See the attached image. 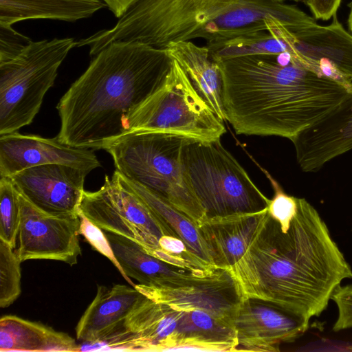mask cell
Returning a JSON list of instances; mask_svg holds the SVG:
<instances>
[{
    "instance_id": "6da1fadb",
    "label": "cell",
    "mask_w": 352,
    "mask_h": 352,
    "mask_svg": "<svg viewBox=\"0 0 352 352\" xmlns=\"http://www.w3.org/2000/svg\"><path fill=\"white\" fill-rule=\"evenodd\" d=\"M248 298L310 320L327 307L352 270L316 209L304 198L289 226L267 212L239 261L231 269Z\"/></svg>"
},
{
    "instance_id": "7a4b0ae2",
    "label": "cell",
    "mask_w": 352,
    "mask_h": 352,
    "mask_svg": "<svg viewBox=\"0 0 352 352\" xmlns=\"http://www.w3.org/2000/svg\"><path fill=\"white\" fill-rule=\"evenodd\" d=\"M216 62L222 76L226 120L239 135L292 141L352 93V83L312 69L288 52Z\"/></svg>"
},
{
    "instance_id": "3957f363",
    "label": "cell",
    "mask_w": 352,
    "mask_h": 352,
    "mask_svg": "<svg viewBox=\"0 0 352 352\" xmlns=\"http://www.w3.org/2000/svg\"><path fill=\"white\" fill-rule=\"evenodd\" d=\"M172 63L165 48L123 41L106 46L56 106L59 142L104 149L126 133L130 116L164 84Z\"/></svg>"
},
{
    "instance_id": "277c9868",
    "label": "cell",
    "mask_w": 352,
    "mask_h": 352,
    "mask_svg": "<svg viewBox=\"0 0 352 352\" xmlns=\"http://www.w3.org/2000/svg\"><path fill=\"white\" fill-rule=\"evenodd\" d=\"M271 19L289 27L316 22L298 7L276 0H140L116 24L78 41L96 56L111 43L157 48L201 38L206 43L267 30Z\"/></svg>"
},
{
    "instance_id": "5b68a950",
    "label": "cell",
    "mask_w": 352,
    "mask_h": 352,
    "mask_svg": "<svg viewBox=\"0 0 352 352\" xmlns=\"http://www.w3.org/2000/svg\"><path fill=\"white\" fill-rule=\"evenodd\" d=\"M190 140L162 133H133L104 150L124 177L164 199L198 225L206 214L185 171L184 149Z\"/></svg>"
},
{
    "instance_id": "8992f818",
    "label": "cell",
    "mask_w": 352,
    "mask_h": 352,
    "mask_svg": "<svg viewBox=\"0 0 352 352\" xmlns=\"http://www.w3.org/2000/svg\"><path fill=\"white\" fill-rule=\"evenodd\" d=\"M184 164L206 218L258 213L267 208L270 199L220 139L190 140L184 149Z\"/></svg>"
},
{
    "instance_id": "52a82bcc",
    "label": "cell",
    "mask_w": 352,
    "mask_h": 352,
    "mask_svg": "<svg viewBox=\"0 0 352 352\" xmlns=\"http://www.w3.org/2000/svg\"><path fill=\"white\" fill-rule=\"evenodd\" d=\"M73 38L31 41L13 57L0 62V135L30 124L53 86Z\"/></svg>"
},
{
    "instance_id": "ba28073f",
    "label": "cell",
    "mask_w": 352,
    "mask_h": 352,
    "mask_svg": "<svg viewBox=\"0 0 352 352\" xmlns=\"http://www.w3.org/2000/svg\"><path fill=\"white\" fill-rule=\"evenodd\" d=\"M142 132L210 142L221 139L226 129L223 121L196 91L179 64L173 59L164 84L129 119L125 134Z\"/></svg>"
},
{
    "instance_id": "9c48e42d",
    "label": "cell",
    "mask_w": 352,
    "mask_h": 352,
    "mask_svg": "<svg viewBox=\"0 0 352 352\" xmlns=\"http://www.w3.org/2000/svg\"><path fill=\"white\" fill-rule=\"evenodd\" d=\"M79 212L102 230L135 241L153 256L160 250V238L168 235L146 204L114 173L111 178L105 176L97 191L84 192Z\"/></svg>"
},
{
    "instance_id": "30bf717a",
    "label": "cell",
    "mask_w": 352,
    "mask_h": 352,
    "mask_svg": "<svg viewBox=\"0 0 352 352\" xmlns=\"http://www.w3.org/2000/svg\"><path fill=\"white\" fill-rule=\"evenodd\" d=\"M148 298L184 311L201 310L232 326L245 298L231 269L215 267L206 276L172 278L159 286L135 284Z\"/></svg>"
},
{
    "instance_id": "8fae6325",
    "label": "cell",
    "mask_w": 352,
    "mask_h": 352,
    "mask_svg": "<svg viewBox=\"0 0 352 352\" xmlns=\"http://www.w3.org/2000/svg\"><path fill=\"white\" fill-rule=\"evenodd\" d=\"M187 311L145 295L124 324L104 340L88 344L89 351H177L186 331Z\"/></svg>"
},
{
    "instance_id": "7c38bea8",
    "label": "cell",
    "mask_w": 352,
    "mask_h": 352,
    "mask_svg": "<svg viewBox=\"0 0 352 352\" xmlns=\"http://www.w3.org/2000/svg\"><path fill=\"white\" fill-rule=\"evenodd\" d=\"M19 199L20 223L14 252L21 262L45 259L76 264L81 254L79 213L52 215L36 208L20 193Z\"/></svg>"
},
{
    "instance_id": "4fadbf2b",
    "label": "cell",
    "mask_w": 352,
    "mask_h": 352,
    "mask_svg": "<svg viewBox=\"0 0 352 352\" xmlns=\"http://www.w3.org/2000/svg\"><path fill=\"white\" fill-rule=\"evenodd\" d=\"M284 35L294 58L318 72L352 83V34L336 14L327 25L315 22L285 26Z\"/></svg>"
},
{
    "instance_id": "5bb4252c",
    "label": "cell",
    "mask_w": 352,
    "mask_h": 352,
    "mask_svg": "<svg viewBox=\"0 0 352 352\" xmlns=\"http://www.w3.org/2000/svg\"><path fill=\"white\" fill-rule=\"evenodd\" d=\"M309 324V320L274 305L245 297L232 322L237 336L236 351L278 352L281 344L294 342Z\"/></svg>"
},
{
    "instance_id": "9a60e30c",
    "label": "cell",
    "mask_w": 352,
    "mask_h": 352,
    "mask_svg": "<svg viewBox=\"0 0 352 352\" xmlns=\"http://www.w3.org/2000/svg\"><path fill=\"white\" fill-rule=\"evenodd\" d=\"M81 168L49 164L8 177L18 192L42 212L52 215L79 213L86 176Z\"/></svg>"
},
{
    "instance_id": "2e32d148",
    "label": "cell",
    "mask_w": 352,
    "mask_h": 352,
    "mask_svg": "<svg viewBox=\"0 0 352 352\" xmlns=\"http://www.w3.org/2000/svg\"><path fill=\"white\" fill-rule=\"evenodd\" d=\"M49 164L67 165L91 172L100 162L92 149L62 144L57 137L45 138L18 131L0 135V177Z\"/></svg>"
},
{
    "instance_id": "e0dca14e",
    "label": "cell",
    "mask_w": 352,
    "mask_h": 352,
    "mask_svg": "<svg viewBox=\"0 0 352 352\" xmlns=\"http://www.w3.org/2000/svg\"><path fill=\"white\" fill-rule=\"evenodd\" d=\"M292 142L297 163L305 173L352 149V93L324 119L302 131Z\"/></svg>"
},
{
    "instance_id": "ac0fdd59",
    "label": "cell",
    "mask_w": 352,
    "mask_h": 352,
    "mask_svg": "<svg viewBox=\"0 0 352 352\" xmlns=\"http://www.w3.org/2000/svg\"><path fill=\"white\" fill-rule=\"evenodd\" d=\"M267 209L253 214L206 217L198 223L215 267L232 269L239 261L258 230Z\"/></svg>"
},
{
    "instance_id": "d6986e66",
    "label": "cell",
    "mask_w": 352,
    "mask_h": 352,
    "mask_svg": "<svg viewBox=\"0 0 352 352\" xmlns=\"http://www.w3.org/2000/svg\"><path fill=\"white\" fill-rule=\"evenodd\" d=\"M144 296L133 286H98L94 299L76 326L77 338L89 344L104 340L124 324Z\"/></svg>"
},
{
    "instance_id": "ffe728a7",
    "label": "cell",
    "mask_w": 352,
    "mask_h": 352,
    "mask_svg": "<svg viewBox=\"0 0 352 352\" xmlns=\"http://www.w3.org/2000/svg\"><path fill=\"white\" fill-rule=\"evenodd\" d=\"M190 80L193 87L217 117L226 120L222 101V76L218 63L210 56L208 48L192 41L170 43L166 47Z\"/></svg>"
},
{
    "instance_id": "44dd1931",
    "label": "cell",
    "mask_w": 352,
    "mask_h": 352,
    "mask_svg": "<svg viewBox=\"0 0 352 352\" xmlns=\"http://www.w3.org/2000/svg\"><path fill=\"white\" fill-rule=\"evenodd\" d=\"M68 334L16 316L0 319V351H80Z\"/></svg>"
},
{
    "instance_id": "7402d4cb",
    "label": "cell",
    "mask_w": 352,
    "mask_h": 352,
    "mask_svg": "<svg viewBox=\"0 0 352 352\" xmlns=\"http://www.w3.org/2000/svg\"><path fill=\"white\" fill-rule=\"evenodd\" d=\"M114 254L125 275L147 286L160 285L171 278L186 275H201L179 267L147 252L142 245L125 236L104 231Z\"/></svg>"
},
{
    "instance_id": "603a6c76",
    "label": "cell",
    "mask_w": 352,
    "mask_h": 352,
    "mask_svg": "<svg viewBox=\"0 0 352 352\" xmlns=\"http://www.w3.org/2000/svg\"><path fill=\"white\" fill-rule=\"evenodd\" d=\"M106 6L101 0H0V27L27 20L47 19L74 22Z\"/></svg>"
},
{
    "instance_id": "cb8c5ba5",
    "label": "cell",
    "mask_w": 352,
    "mask_h": 352,
    "mask_svg": "<svg viewBox=\"0 0 352 352\" xmlns=\"http://www.w3.org/2000/svg\"><path fill=\"white\" fill-rule=\"evenodd\" d=\"M114 173L122 184L146 204L168 236L181 239L191 252L203 261L214 267L195 221L164 199L139 184L128 180L118 170H116Z\"/></svg>"
},
{
    "instance_id": "d4e9b609",
    "label": "cell",
    "mask_w": 352,
    "mask_h": 352,
    "mask_svg": "<svg viewBox=\"0 0 352 352\" xmlns=\"http://www.w3.org/2000/svg\"><path fill=\"white\" fill-rule=\"evenodd\" d=\"M19 192L9 177H0V239L13 249L20 223Z\"/></svg>"
},
{
    "instance_id": "484cf974",
    "label": "cell",
    "mask_w": 352,
    "mask_h": 352,
    "mask_svg": "<svg viewBox=\"0 0 352 352\" xmlns=\"http://www.w3.org/2000/svg\"><path fill=\"white\" fill-rule=\"evenodd\" d=\"M8 243L0 239V307L5 308L19 296L21 261Z\"/></svg>"
},
{
    "instance_id": "4316f807",
    "label": "cell",
    "mask_w": 352,
    "mask_h": 352,
    "mask_svg": "<svg viewBox=\"0 0 352 352\" xmlns=\"http://www.w3.org/2000/svg\"><path fill=\"white\" fill-rule=\"evenodd\" d=\"M80 217V226L79 233L82 235L91 247L99 253L107 257L118 270L123 278L134 287L135 284L128 278L118 261L110 242L105 232L100 228L89 220L85 216L79 212Z\"/></svg>"
},
{
    "instance_id": "83f0119b",
    "label": "cell",
    "mask_w": 352,
    "mask_h": 352,
    "mask_svg": "<svg viewBox=\"0 0 352 352\" xmlns=\"http://www.w3.org/2000/svg\"><path fill=\"white\" fill-rule=\"evenodd\" d=\"M331 300L336 305L338 314L333 326V331L338 332L352 328V284L338 286Z\"/></svg>"
},
{
    "instance_id": "f1b7e54d",
    "label": "cell",
    "mask_w": 352,
    "mask_h": 352,
    "mask_svg": "<svg viewBox=\"0 0 352 352\" xmlns=\"http://www.w3.org/2000/svg\"><path fill=\"white\" fill-rule=\"evenodd\" d=\"M0 62L13 57L31 41L12 28L0 27Z\"/></svg>"
},
{
    "instance_id": "f546056e",
    "label": "cell",
    "mask_w": 352,
    "mask_h": 352,
    "mask_svg": "<svg viewBox=\"0 0 352 352\" xmlns=\"http://www.w3.org/2000/svg\"><path fill=\"white\" fill-rule=\"evenodd\" d=\"M341 1L342 0H306L305 3L316 19L327 21L336 14Z\"/></svg>"
},
{
    "instance_id": "4dcf8cb0",
    "label": "cell",
    "mask_w": 352,
    "mask_h": 352,
    "mask_svg": "<svg viewBox=\"0 0 352 352\" xmlns=\"http://www.w3.org/2000/svg\"><path fill=\"white\" fill-rule=\"evenodd\" d=\"M118 18L122 16L140 0H101Z\"/></svg>"
},
{
    "instance_id": "1f68e13d",
    "label": "cell",
    "mask_w": 352,
    "mask_h": 352,
    "mask_svg": "<svg viewBox=\"0 0 352 352\" xmlns=\"http://www.w3.org/2000/svg\"><path fill=\"white\" fill-rule=\"evenodd\" d=\"M351 10L348 18V27L349 31L352 33V3H351Z\"/></svg>"
},
{
    "instance_id": "d6a6232c",
    "label": "cell",
    "mask_w": 352,
    "mask_h": 352,
    "mask_svg": "<svg viewBox=\"0 0 352 352\" xmlns=\"http://www.w3.org/2000/svg\"><path fill=\"white\" fill-rule=\"evenodd\" d=\"M278 1H280V2H285V1H287V0H276ZM290 1H296V2H305L306 0H290Z\"/></svg>"
},
{
    "instance_id": "836d02e7",
    "label": "cell",
    "mask_w": 352,
    "mask_h": 352,
    "mask_svg": "<svg viewBox=\"0 0 352 352\" xmlns=\"http://www.w3.org/2000/svg\"><path fill=\"white\" fill-rule=\"evenodd\" d=\"M346 350L349 351H352V346H349Z\"/></svg>"
}]
</instances>
